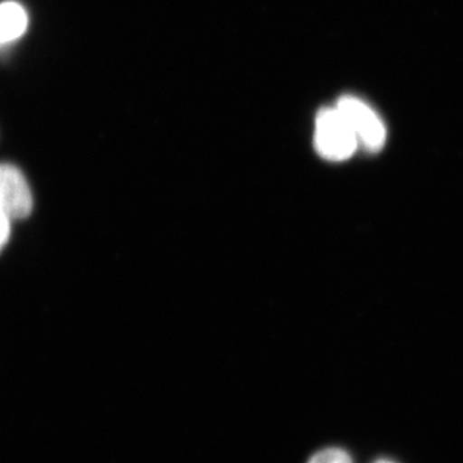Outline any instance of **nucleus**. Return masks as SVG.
I'll return each mask as SVG.
<instances>
[{
	"label": "nucleus",
	"instance_id": "1",
	"mask_svg": "<svg viewBox=\"0 0 463 463\" xmlns=\"http://www.w3.org/2000/svg\"><path fill=\"white\" fill-rule=\"evenodd\" d=\"M315 147L319 156L335 163L354 155L358 139L339 109H323L317 115Z\"/></svg>",
	"mask_w": 463,
	"mask_h": 463
},
{
	"label": "nucleus",
	"instance_id": "3",
	"mask_svg": "<svg viewBox=\"0 0 463 463\" xmlns=\"http://www.w3.org/2000/svg\"><path fill=\"white\" fill-rule=\"evenodd\" d=\"M0 206L11 219H25L33 210V194L25 176L11 164H0Z\"/></svg>",
	"mask_w": 463,
	"mask_h": 463
},
{
	"label": "nucleus",
	"instance_id": "5",
	"mask_svg": "<svg viewBox=\"0 0 463 463\" xmlns=\"http://www.w3.org/2000/svg\"><path fill=\"white\" fill-rule=\"evenodd\" d=\"M307 463H354L352 456L339 447H328L315 453Z\"/></svg>",
	"mask_w": 463,
	"mask_h": 463
},
{
	"label": "nucleus",
	"instance_id": "2",
	"mask_svg": "<svg viewBox=\"0 0 463 463\" xmlns=\"http://www.w3.org/2000/svg\"><path fill=\"white\" fill-rule=\"evenodd\" d=\"M336 108L345 116L354 132L359 146L368 152H379L386 141V129L383 120L367 103L353 96L337 100Z\"/></svg>",
	"mask_w": 463,
	"mask_h": 463
},
{
	"label": "nucleus",
	"instance_id": "4",
	"mask_svg": "<svg viewBox=\"0 0 463 463\" xmlns=\"http://www.w3.org/2000/svg\"><path fill=\"white\" fill-rule=\"evenodd\" d=\"M27 14L23 5L16 2L0 5V45L17 41L27 29Z\"/></svg>",
	"mask_w": 463,
	"mask_h": 463
},
{
	"label": "nucleus",
	"instance_id": "7",
	"mask_svg": "<svg viewBox=\"0 0 463 463\" xmlns=\"http://www.w3.org/2000/svg\"><path fill=\"white\" fill-rule=\"evenodd\" d=\"M373 463H397V462L392 461V459L381 458V459H377V461L373 462Z\"/></svg>",
	"mask_w": 463,
	"mask_h": 463
},
{
	"label": "nucleus",
	"instance_id": "6",
	"mask_svg": "<svg viewBox=\"0 0 463 463\" xmlns=\"http://www.w3.org/2000/svg\"><path fill=\"white\" fill-rule=\"evenodd\" d=\"M11 221L7 213L0 206V251L7 245L11 234Z\"/></svg>",
	"mask_w": 463,
	"mask_h": 463
}]
</instances>
